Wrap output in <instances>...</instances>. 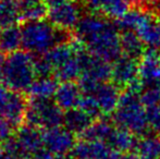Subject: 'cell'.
Masks as SVG:
<instances>
[{
	"label": "cell",
	"mask_w": 160,
	"mask_h": 159,
	"mask_svg": "<svg viewBox=\"0 0 160 159\" xmlns=\"http://www.w3.org/2000/svg\"><path fill=\"white\" fill-rule=\"evenodd\" d=\"M144 42L137 36V34L133 31H125L121 35V48L122 52L128 58L136 60L137 57L143 53Z\"/></svg>",
	"instance_id": "obj_21"
},
{
	"label": "cell",
	"mask_w": 160,
	"mask_h": 159,
	"mask_svg": "<svg viewBox=\"0 0 160 159\" xmlns=\"http://www.w3.org/2000/svg\"><path fill=\"white\" fill-rule=\"evenodd\" d=\"M111 149L99 141L83 140L75 144L72 155L75 159H102Z\"/></svg>",
	"instance_id": "obj_15"
},
{
	"label": "cell",
	"mask_w": 160,
	"mask_h": 159,
	"mask_svg": "<svg viewBox=\"0 0 160 159\" xmlns=\"http://www.w3.org/2000/svg\"><path fill=\"white\" fill-rule=\"evenodd\" d=\"M36 60L28 51H15L0 63V82L18 93L28 92L37 79Z\"/></svg>",
	"instance_id": "obj_2"
},
{
	"label": "cell",
	"mask_w": 160,
	"mask_h": 159,
	"mask_svg": "<svg viewBox=\"0 0 160 159\" xmlns=\"http://www.w3.org/2000/svg\"><path fill=\"white\" fill-rule=\"evenodd\" d=\"M81 62V82L85 83H103L111 77L112 67L108 61L94 56L92 53L80 52Z\"/></svg>",
	"instance_id": "obj_7"
},
{
	"label": "cell",
	"mask_w": 160,
	"mask_h": 159,
	"mask_svg": "<svg viewBox=\"0 0 160 159\" xmlns=\"http://www.w3.org/2000/svg\"><path fill=\"white\" fill-rule=\"evenodd\" d=\"M107 145L110 148L120 153V152L128 151L132 147H134L135 141L133 138V135L131 132H128L124 129H120V130L116 129L113 133H112L111 137H110Z\"/></svg>",
	"instance_id": "obj_23"
},
{
	"label": "cell",
	"mask_w": 160,
	"mask_h": 159,
	"mask_svg": "<svg viewBox=\"0 0 160 159\" xmlns=\"http://www.w3.org/2000/svg\"><path fill=\"white\" fill-rule=\"evenodd\" d=\"M137 83L130 86V89L120 96L117 107L114 120L121 127L131 133L143 134L149 127L145 106L138 96Z\"/></svg>",
	"instance_id": "obj_4"
},
{
	"label": "cell",
	"mask_w": 160,
	"mask_h": 159,
	"mask_svg": "<svg viewBox=\"0 0 160 159\" xmlns=\"http://www.w3.org/2000/svg\"><path fill=\"white\" fill-rule=\"evenodd\" d=\"M26 110L28 105L21 93L8 88L0 82V119L17 127L25 119Z\"/></svg>",
	"instance_id": "obj_6"
},
{
	"label": "cell",
	"mask_w": 160,
	"mask_h": 159,
	"mask_svg": "<svg viewBox=\"0 0 160 159\" xmlns=\"http://www.w3.org/2000/svg\"><path fill=\"white\" fill-rule=\"evenodd\" d=\"M22 46V31L17 25L0 30V51L10 55Z\"/></svg>",
	"instance_id": "obj_18"
},
{
	"label": "cell",
	"mask_w": 160,
	"mask_h": 159,
	"mask_svg": "<svg viewBox=\"0 0 160 159\" xmlns=\"http://www.w3.org/2000/svg\"><path fill=\"white\" fill-rule=\"evenodd\" d=\"M83 93L94 98L101 113H110L118 107L120 94L117 86L108 83H98L83 91Z\"/></svg>",
	"instance_id": "obj_10"
},
{
	"label": "cell",
	"mask_w": 160,
	"mask_h": 159,
	"mask_svg": "<svg viewBox=\"0 0 160 159\" xmlns=\"http://www.w3.org/2000/svg\"><path fill=\"white\" fill-rule=\"evenodd\" d=\"M62 109L51 99H33L28 105L26 124L37 129L47 130L61 127L63 124Z\"/></svg>",
	"instance_id": "obj_5"
},
{
	"label": "cell",
	"mask_w": 160,
	"mask_h": 159,
	"mask_svg": "<svg viewBox=\"0 0 160 159\" xmlns=\"http://www.w3.org/2000/svg\"><path fill=\"white\" fill-rule=\"evenodd\" d=\"M0 159H9V157L7 156V154L4 153L3 149H0Z\"/></svg>",
	"instance_id": "obj_30"
},
{
	"label": "cell",
	"mask_w": 160,
	"mask_h": 159,
	"mask_svg": "<svg viewBox=\"0 0 160 159\" xmlns=\"http://www.w3.org/2000/svg\"><path fill=\"white\" fill-rule=\"evenodd\" d=\"M139 159H160V138L147 136L136 145Z\"/></svg>",
	"instance_id": "obj_22"
},
{
	"label": "cell",
	"mask_w": 160,
	"mask_h": 159,
	"mask_svg": "<svg viewBox=\"0 0 160 159\" xmlns=\"http://www.w3.org/2000/svg\"><path fill=\"white\" fill-rule=\"evenodd\" d=\"M56 81L57 80L55 77H37L28 93L31 94L33 99H51V97H55L59 86Z\"/></svg>",
	"instance_id": "obj_19"
},
{
	"label": "cell",
	"mask_w": 160,
	"mask_h": 159,
	"mask_svg": "<svg viewBox=\"0 0 160 159\" xmlns=\"http://www.w3.org/2000/svg\"><path fill=\"white\" fill-rule=\"evenodd\" d=\"M83 91L80 85L74 82H63L58 86L53 100L62 110L78 108L83 99Z\"/></svg>",
	"instance_id": "obj_13"
},
{
	"label": "cell",
	"mask_w": 160,
	"mask_h": 159,
	"mask_svg": "<svg viewBox=\"0 0 160 159\" xmlns=\"http://www.w3.org/2000/svg\"><path fill=\"white\" fill-rule=\"evenodd\" d=\"M93 118L81 108L68 110L63 116V127L73 134H83L93 123Z\"/></svg>",
	"instance_id": "obj_16"
},
{
	"label": "cell",
	"mask_w": 160,
	"mask_h": 159,
	"mask_svg": "<svg viewBox=\"0 0 160 159\" xmlns=\"http://www.w3.org/2000/svg\"><path fill=\"white\" fill-rule=\"evenodd\" d=\"M139 75V66L136 60L128 57H122L116 60L112 67L111 79L119 86H132L137 83Z\"/></svg>",
	"instance_id": "obj_12"
},
{
	"label": "cell",
	"mask_w": 160,
	"mask_h": 159,
	"mask_svg": "<svg viewBox=\"0 0 160 159\" xmlns=\"http://www.w3.org/2000/svg\"><path fill=\"white\" fill-rule=\"evenodd\" d=\"M14 140L17 141L25 159H28L44 149V133L32 125L26 124L20 127L15 133Z\"/></svg>",
	"instance_id": "obj_11"
},
{
	"label": "cell",
	"mask_w": 160,
	"mask_h": 159,
	"mask_svg": "<svg viewBox=\"0 0 160 159\" xmlns=\"http://www.w3.org/2000/svg\"><path fill=\"white\" fill-rule=\"evenodd\" d=\"M48 19L60 30L75 28L82 19L81 8L76 2L69 0L48 10Z\"/></svg>",
	"instance_id": "obj_8"
},
{
	"label": "cell",
	"mask_w": 160,
	"mask_h": 159,
	"mask_svg": "<svg viewBox=\"0 0 160 159\" xmlns=\"http://www.w3.org/2000/svg\"><path fill=\"white\" fill-rule=\"evenodd\" d=\"M53 159H75L73 155H70V154H63V155H57L53 156Z\"/></svg>",
	"instance_id": "obj_29"
},
{
	"label": "cell",
	"mask_w": 160,
	"mask_h": 159,
	"mask_svg": "<svg viewBox=\"0 0 160 159\" xmlns=\"http://www.w3.org/2000/svg\"><path fill=\"white\" fill-rule=\"evenodd\" d=\"M100 11L109 17L121 19L128 11V0H105Z\"/></svg>",
	"instance_id": "obj_24"
},
{
	"label": "cell",
	"mask_w": 160,
	"mask_h": 159,
	"mask_svg": "<svg viewBox=\"0 0 160 159\" xmlns=\"http://www.w3.org/2000/svg\"><path fill=\"white\" fill-rule=\"evenodd\" d=\"M143 1H145V0H128V2H134V3H139Z\"/></svg>",
	"instance_id": "obj_31"
},
{
	"label": "cell",
	"mask_w": 160,
	"mask_h": 159,
	"mask_svg": "<svg viewBox=\"0 0 160 159\" xmlns=\"http://www.w3.org/2000/svg\"><path fill=\"white\" fill-rule=\"evenodd\" d=\"M75 34L89 53L106 61H116L122 52L117 27L96 15L82 17L75 27Z\"/></svg>",
	"instance_id": "obj_1"
},
{
	"label": "cell",
	"mask_w": 160,
	"mask_h": 159,
	"mask_svg": "<svg viewBox=\"0 0 160 159\" xmlns=\"http://www.w3.org/2000/svg\"><path fill=\"white\" fill-rule=\"evenodd\" d=\"M28 159H53V155H51L50 153L42 149V152H39V153H37L36 155L32 156V157H30Z\"/></svg>",
	"instance_id": "obj_27"
},
{
	"label": "cell",
	"mask_w": 160,
	"mask_h": 159,
	"mask_svg": "<svg viewBox=\"0 0 160 159\" xmlns=\"http://www.w3.org/2000/svg\"><path fill=\"white\" fill-rule=\"evenodd\" d=\"M146 112H147V120L149 127H152L155 131L160 133V104L147 107Z\"/></svg>",
	"instance_id": "obj_25"
},
{
	"label": "cell",
	"mask_w": 160,
	"mask_h": 159,
	"mask_svg": "<svg viewBox=\"0 0 160 159\" xmlns=\"http://www.w3.org/2000/svg\"><path fill=\"white\" fill-rule=\"evenodd\" d=\"M22 19L17 0H7L0 2V30L14 26Z\"/></svg>",
	"instance_id": "obj_20"
},
{
	"label": "cell",
	"mask_w": 160,
	"mask_h": 159,
	"mask_svg": "<svg viewBox=\"0 0 160 159\" xmlns=\"http://www.w3.org/2000/svg\"><path fill=\"white\" fill-rule=\"evenodd\" d=\"M156 7L158 8V10H160V0H157L156 2Z\"/></svg>",
	"instance_id": "obj_32"
},
{
	"label": "cell",
	"mask_w": 160,
	"mask_h": 159,
	"mask_svg": "<svg viewBox=\"0 0 160 159\" xmlns=\"http://www.w3.org/2000/svg\"><path fill=\"white\" fill-rule=\"evenodd\" d=\"M22 47L32 55L44 56L57 45L67 42V33L49 20L28 21L21 28Z\"/></svg>",
	"instance_id": "obj_3"
},
{
	"label": "cell",
	"mask_w": 160,
	"mask_h": 159,
	"mask_svg": "<svg viewBox=\"0 0 160 159\" xmlns=\"http://www.w3.org/2000/svg\"><path fill=\"white\" fill-rule=\"evenodd\" d=\"M139 77L142 82L154 87L157 82H160V56L157 50L150 49L145 52L144 59L139 66Z\"/></svg>",
	"instance_id": "obj_14"
},
{
	"label": "cell",
	"mask_w": 160,
	"mask_h": 159,
	"mask_svg": "<svg viewBox=\"0 0 160 159\" xmlns=\"http://www.w3.org/2000/svg\"><path fill=\"white\" fill-rule=\"evenodd\" d=\"M1 1H7V0H0V2H1Z\"/></svg>",
	"instance_id": "obj_34"
},
{
	"label": "cell",
	"mask_w": 160,
	"mask_h": 159,
	"mask_svg": "<svg viewBox=\"0 0 160 159\" xmlns=\"http://www.w3.org/2000/svg\"><path fill=\"white\" fill-rule=\"evenodd\" d=\"M76 142L74 134L63 127L47 130L44 133V149L51 155H63L73 151Z\"/></svg>",
	"instance_id": "obj_9"
},
{
	"label": "cell",
	"mask_w": 160,
	"mask_h": 159,
	"mask_svg": "<svg viewBox=\"0 0 160 159\" xmlns=\"http://www.w3.org/2000/svg\"><path fill=\"white\" fill-rule=\"evenodd\" d=\"M22 19L28 21L42 20L48 14V6L46 0H17Z\"/></svg>",
	"instance_id": "obj_17"
},
{
	"label": "cell",
	"mask_w": 160,
	"mask_h": 159,
	"mask_svg": "<svg viewBox=\"0 0 160 159\" xmlns=\"http://www.w3.org/2000/svg\"><path fill=\"white\" fill-rule=\"evenodd\" d=\"M15 127L9 121L0 119V143H6L14 136Z\"/></svg>",
	"instance_id": "obj_26"
},
{
	"label": "cell",
	"mask_w": 160,
	"mask_h": 159,
	"mask_svg": "<svg viewBox=\"0 0 160 159\" xmlns=\"http://www.w3.org/2000/svg\"><path fill=\"white\" fill-rule=\"evenodd\" d=\"M1 51H0V63H1V62H2V60H3V59H2V56H1Z\"/></svg>",
	"instance_id": "obj_33"
},
{
	"label": "cell",
	"mask_w": 160,
	"mask_h": 159,
	"mask_svg": "<svg viewBox=\"0 0 160 159\" xmlns=\"http://www.w3.org/2000/svg\"><path fill=\"white\" fill-rule=\"evenodd\" d=\"M105 0H85L86 4L89 7V8L94 9V10H100L101 4Z\"/></svg>",
	"instance_id": "obj_28"
}]
</instances>
